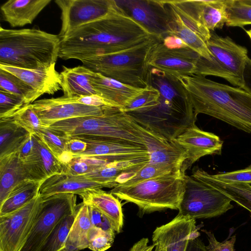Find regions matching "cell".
I'll return each mask as SVG.
<instances>
[{
	"instance_id": "7",
	"label": "cell",
	"mask_w": 251,
	"mask_h": 251,
	"mask_svg": "<svg viewBox=\"0 0 251 251\" xmlns=\"http://www.w3.org/2000/svg\"><path fill=\"white\" fill-rule=\"evenodd\" d=\"M160 40L153 37L133 48L91 57L81 62L93 72L134 87L145 88L150 84L148 55L154 45Z\"/></svg>"
},
{
	"instance_id": "12",
	"label": "cell",
	"mask_w": 251,
	"mask_h": 251,
	"mask_svg": "<svg viewBox=\"0 0 251 251\" xmlns=\"http://www.w3.org/2000/svg\"><path fill=\"white\" fill-rule=\"evenodd\" d=\"M61 11L60 39L88 23L100 19L111 11L113 0H55Z\"/></svg>"
},
{
	"instance_id": "6",
	"label": "cell",
	"mask_w": 251,
	"mask_h": 251,
	"mask_svg": "<svg viewBox=\"0 0 251 251\" xmlns=\"http://www.w3.org/2000/svg\"><path fill=\"white\" fill-rule=\"evenodd\" d=\"M182 169L129 185H118L109 192L135 204L140 216L167 209L178 210L184 192Z\"/></svg>"
},
{
	"instance_id": "5",
	"label": "cell",
	"mask_w": 251,
	"mask_h": 251,
	"mask_svg": "<svg viewBox=\"0 0 251 251\" xmlns=\"http://www.w3.org/2000/svg\"><path fill=\"white\" fill-rule=\"evenodd\" d=\"M48 128L66 138H105L145 145V128L119 108L110 106L102 115L69 119Z\"/></svg>"
},
{
	"instance_id": "37",
	"label": "cell",
	"mask_w": 251,
	"mask_h": 251,
	"mask_svg": "<svg viewBox=\"0 0 251 251\" xmlns=\"http://www.w3.org/2000/svg\"><path fill=\"white\" fill-rule=\"evenodd\" d=\"M180 169H182L166 164L154 163L149 162L147 165L139 170L133 176L128 179L124 183L119 185H132Z\"/></svg>"
},
{
	"instance_id": "29",
	"label": "cell",
	"mask_w": 251,
	"mask_h": 251,
	"mask_svg": "<svg viewBox=\"0 0 251 251\" xmlns=\"http://www.w3.org/2000/svg\"><path fill=\"white\" fill-rule=\"evenodd\" d=\"M29 180L17 151L0 158V204L20 183Z\"/></svg>"
},
{
	"instance_id": "54",
	"label": "cell",
	"mask_w": 251,
	"mask_h": 251,
	"mask_svg": "<svg viewBox=\"0 0 251 251\" xmlns=\"http://www.w3.org/2000/svg\"><path fill=\"white\" fill-rule=\"evenodd\" d=\"M246 32L251 40V29L247 30H246Z\"/></svg>"
},
{
	"instance_id": "55",
	"label": "cell",
	"mask_w": 251,
	"mask_h": 251,
	"mask_svg": "<svg viewBox=\"0 0 251 251\" xmlns=\"http://www.w3.org/2000/svg\"><path fill=\"white\" fill-rule=\"evenodd\" d=\"M155 251H164L163 249H158V248H156V247H155Z\"/></svg>"
},
{
	"instance_id": "21",
	"label": "cell",
	"mask_w": 251,
	"mask_h": 251,
	"mask_svg": "<svg viewBox=\"0 0 251 251\" xmlns=\"http://www.w3.org/2000/svg\"><path fill=\"white\" fill-rule=\"evenodd\" d=\"M144 134L150 162L166 164L182 169L188 158L184 149L174 139L169 140L146 128Z\"/></svg>"
},
{
	"instance_id": "13",
	"label": "cell",
	"mask_w": 251,
	"mask_h": 251,
	"mask_svg": "<svg viewBox=\"0 0 251 251\" xmlns=\"http://www.w3.org/2000/svg\"><path fill=\"white\" fill-rule=\"evenodd\" d=\"M115 1L119 8L153 36L162 40L167 35L170 19L163 0Z\"/></svg>"
},
{
	"instance_id": "43",
	"label": "cell",
	"mask_w": 251,
	"mask_h": 251,
	"mask_svg": "<svg viewBox=\"0 0 251 251\" xmlns=\"http://www.w3.org/2000/svg\"><path fill=\"white\" fill-rule=\"evenodd\" d=\"M25 105V101L22 97L0 90V119L11 117Z\"/></svg>"
},
{
	"instance_id": "2",
	"label": "cell",
	"mask_w": 251,
	"mask_h": 251,
	"mask_svg": "<svg viewBox=\"0 0 251 251\" xmlns=\"http://www.w3.org/2000/svg\"><path fill=\"white\" fill-rule=\"evenodd\" d=\"M150 84L158 90V100L146 109L127 113L138 124L169 140L196 125L197 116L178 78L150 68Z\"/></svg>"
},
{
	"instance_id": "25",
	"label": "cell",
	"mask_w": 251,
	"mask_h": 251,
	"mask_svg": "<svg viewBox=\"0 0 251 251\" xmlns=\"http://www.w3.org/2000/svg\"><path fill=\"white\" fill-rule=\"evenodd\" d=\"M51 0H9L0 6L3 20L12 27L31 24Z\"/></svg>"
},
{
	"instance_id": "42",
	"label": "cell",
	"mask_w": 251,
	"mask_h": 251,
	"mask_svg": "<svg viewBox=\"0 0 251 251\" xmlns=\"http://www.w3.org/2000/svg\"><path fill=\"white\" fill-rule=\"evenodd\" d=\"M115 235L92 226L88 234V248L92 251H105L112 245Z\"/></svg>"
},
{
	"instance_id": "50",
	"label": "cell",
	"mask_w": 251,
	"mask_h": 251,
	"mask_svg": "<svg viewBox=\"0 0 251 251\" xmlns=\"http://www.w3.org/2000/svg\"><path fill=\"white\" fill-rule=\"evenodd\" d=\"M161 42L166 47L170 49L188 47L183 41L175 36L167 35L162 39Z\"/></svg>"
},
{
	"instance_id": "48",
	"label": "cell",
	"mask_w": 251,
	"mask_h": 251,
	"mask_svg": "<svg viewBox=\"0 0 251 251\" xmlns=\"http://www.w3.org/2000/svg\"><path fill=\"white\" fill-rule=\"evenodd\" d=\"M35 145V135L29 134L17 151L20 158L22 160L29 156L33 152Z\"/></svg>"
},
{
	"instance_id": "26",
	"label": "cell",
	"mask_w": 251,
	"mask_h": 251,
	"mask_svg": "<svg viewBox=\"0 0 251 251\" xmlns=\"http://www.w3.org/2000/svg\"><path fill=\"white\" fill-rule=\"evenodd\" d=\"M78 195L82 202L93 206L108 219L117 234L122 231L124 225L122 205L115 196L101 189H90Z\"/></svg>"
},
{
	"instance_id": "3",
	"label": "cell",
	"mask_w": 251,
	"mask_h": 251,
	"mask_svg": "<svg viewBox=\"0 0 251 251\" xmlns=\"http://www.w3.org/2000/svg\"><path fill=\"white\" fill-rule=\"evenodd\" d=\"M178 80L195 115L204 114L251 133V94L244 89L193 75Z\"/></svg>"
},
{
	"instance_id": "9",
	"label": "cell",
	"mask_w": 251,
	"mask_h": 251,
	"mask_svg": "<svg viewBox=\"0 0 251 251\" xmlns=\"http://www.w3.org/2000/svg\"><path fill=\"white\" fill-rule=\"evenodd\" d=\"M179 214L197 219L220 216L233 208L231 200L203 181L194 171L185 175Z\"/></svg>"
},
{
	"instance_id": "15",
	"label": "cell",
	"mask_w": 251,
	"mask_h": 251,
	"mask_svg": "<svg viewBox=\"0 0 251 251\" xmlns=\"http://www.w3.org/2000/svg\"><path fill=\"white\" fill-rule=\"evenodd\" d=\"M30 104L43 126L46 127L53 123L64 120L100 115L111 106L86 105L73 102L63 96L36 100Z\"/></svg>"
},
{
	"instance_id": "19",
	"label": "cell",
	"mask_w": 251,
	"mask_h": 251,
	"mask_svg": "<svg viewBox=\"0 0 251 251\" xmlns=\"http://www.w3.org/2000/svg\"><path fill=\"white\" fill-rule=\"evenodd\" d=\"M174 140L187 153L188 158L182 166L184 172L203 156L221 154L223 145L219 136L202 130L196 125L187 128Z\"/></svg>"
},
{
	"instance_id": "30",
	"label": "cell",
	"mask_w": 251,
	"mask_h": 251,
	"mask_svg": "<svg viewBox=\"0 0 251 251\" xmlns=\"http://www.w3.org/2000/svg\"><path fill=\"white\" fill-rule=\"evenodd\" d=\"M92 227L88 205L82 202L76 205L64 251H79L88 248V234Z\"/></svg>"
},
{
	"instance_id": "56",
	"label": "cell",
	"mask_w": 251,
	"mask_h": 251,
	"mask_svg": "<svg viewBox=\"0 0 251 251\" xmlns=\"http://www.w3.org/2000/svg\"><path fill=\"white\" fill-rule=\"evenodd\" d=\"M62 251H64V250Z\"/></svg>"
},
{
	"instance_id": "44",
	"label": "cell",
	"mask_w": 251,
	"mask_h": 251,
	"mask_svg": "<svg viewBox=\"0 0 251 251\" xmlns=\"http://www.w3.org/2000/svg\"><path fill=\"white\" fill-rule=\"evenodd\" d=\"M211 175L216 180L226 184L251 185V164L243 169Z\"/></svg>"
},
{
	"instance_id": "33",
	"label": "cell",
	"mask_w": 251,
	"mask_h": 251,
	"mask_svg": "<svg viewBox=\"0 0 251 251\" xmlns=\"http://www.w3.org/2000/svg\"><path fill=\"white\" fill-rule=\"evenodd\" d=\"M29 134L9 118L0 119V158L17 151Z\"/></svg>"
},
{
	"instance_id": "24",
	"label": "cell",
	"mask_w": 251,
	"mask_h": 251,
	"mask_svg": "<svg viewBox=\"0 0 251 251\" xmlns=\"http://www.w3.org/2000/svg\"><path fill=\"white\" fill-rule=\"evenodd\" d=\"M106 188L102 184L93 181L83 175H72L64 172L56 174L42 183L39 194L42 199L59 193L79 195L93 189Z\"/></svg>"
},
{
	"instance_id": "45",
	"label": "cell",
	"mask_w": 251,
	"mask_h": 251,
	"mask_svg": "<svg viewBox=\"0 0 251 251\" xmlns=\"http://www.w3.org/2000/svg\"><path fill=\"white\" fill-rule=\"evenodd\" d=\"M202 231L205 234L208 241L209 244L206 246L207 251H234L236 235H233L229 240L219 242L212 232L205 229H202Z\"/></svg>"
},
{
	"instance_id": "49",
	"label": "cell",
	"mask_w": 251,
	"mask_h": 251,
	"mask_svg": "<svg viewBox=\"0 0 251 251\" xmlns=\"http://www.w3.org/2000/svg\"><path fill=\"white\" fill-rule=\"evenodd\" d=\"M67 139L66 151L72 156L81 153L86 150L87 145L83 141L76 138Z\"/></svg>"
},
{
	"instance_id": "18",
	"label": "cell",
	"mask_w": 251,
	"mask_h": 251,
	"mask_svg": "<svg viewBox=\"0 0 251 251\" xmlns=\"http://www.w3.org/2000/svg\"><path fill=\"white\" fill-rule=\"evenodd\" d=\"M179 12L202 25L210 31L222 29L228 16L226 0H167Z\"/></svg>"
},
{
	"instance_id": "47",
	"label": "cell",
	"mask_w": 251,
	"mask_h": 251,
	"mask_svg": "<svg viewBox=\"0 0 251 251\" xmlns=\"http://www.w3.org/2000/svg\"><path fill=\"white\" fill-rule=\"evenodd\" d=\"M68 99L73 102L88 106L96 107L111 106L102 98L98 95L83 96Z\"/></svg>"
},
{
	"instance_id": "46",
	"label": "cell",
	"mask_w": 251,
	"mask_h": 251,
	"mask_svg": "<svg viewBox=\"0 0 251 251\" xmlns=\"http://www.w3.org/2000/svg\"><path fill=\"white\" fill-rule=\"evenodd\" d=\"M88 205V204H87ZM89 212L92 226L114 234H117L108 219L93 206L88 205Z\"/></svg>"
},
{
	"instance_id": "4",
	"label": "cell",
	"mask_w": 251,
	"mask_h": 251,
	"mask_svg": "<svg viewBox=\"0 0 251 251\" xmlns=\"http://www.w3.org/2000/svg\"><path fill=\"white\" fill-rule=\"evenodd\" d=\"M61 39L38 28L0 27V64L26 69H45L56 64Z\"/></svg>"
},
{
	"instance_id": "22",
	"label": "cell",
	"mask_w": 251,
	"mask_h": 251,
	"mask_svg": "<svg viewBox=\"0 0 251 251\" xmlns=\"http://www.w3.org/2000/svg\"><path fill=\"white\" fill-rule=\"evenodd\" d=\"M91 82L99 96L102 98L109 105L120 109L126 106L144 89L124 84L94 72Z\"/></svg>"
},
{
	"instance_id": "53",
	"label": "cell",
	"mask_w": 251,
	"mask_h": 251,
	"mask_svg": "<svg viewBox=\"0 0 251 251\" xmlns=\"http://www.w3.org/2000/svg\"><path fill=\"white\" fill-rule=\"evenodd\" d=\"M186 251H207L206 246L199 237L191 239L188 244Z\"/></svg>"
},
{
	"instance_id": "38",
	"label": "cell",
	"mask_w": 251,
	"mask_h": 251,
	"mask_svg": "<svg viewBox=\"0 0 251 251\" xmlns=\"http://www.w3.org/2000/svg\"><path fill=\"white\" fill-rule=\"evenodd\" d=\"M110 163L93 157H74L64 166L63 172L72 175H84Z\"/></svg>"
},
{
	"instance_id": "20",
	"label": "cell",
	"mask_w": 251,
	"mask_h": 251,
	"mask_svg": "<svg viewBox=\"0 0 251 251\" xmlns=\"http://www.w3.org/2000/svg\"><path fill=\"white\" fill-rule=\"evenodd\" d=\"M31 154L21 160L28 179L43 182L50 177L63 172L64 165L36 134Z\"/></svg>"
},
{
	"instance_id": "14",
	"label": "cell",
	"mask_w": 251,
	"mask_h": 251,
	"mask_svg": "<svg viewBox=\"0 0 251 251\" xmlns=\"http://www.w3.org/2000/svg\"><path fill=\"white\" fill-rule=\"evenodd\" d=\"M201 56L190 48L170 49L161 40L151 48L148 57V64L177 78L195 75Z\"/></svg>"
},
{
	"instance_id": "28",
	"label": "cell",
	"mask_w": 251,
	"mask_h": 251,
	"mask_svg": "<svg viewBox=\"0 0 251 251\" xmlns=\"http://www.w3.org/2000/svg\"><path fill=\"white\" fill-rule=\"evenodd\" d=\"M170 16L169 28L167 35L180 38L188 47L201 57L211 60L212 55L206 43L183 22L173 6L163 0Z\"/></svg>"
},
{
	"instance_id": "17",
	"label": "cell",
	"mask_w": 251,
	"mask_h": 251,
	"mask_svg": "<svg viewBox=\"0 0 251 251\" xmlns=\"http://www.w3.org/2000/svg\"><path fill=\"white\" fill-rule=\"evenodd\" d=\"M78 139L85 142L87 147L83 152L72 156L73 158L93 157L112 162L149 156L147 148L144 145L114 139Z\"/></svg>"
},
{
	"instance_id": "16",
	"label": "cell",
	"mask_w": 251,
	"mask_h": 251,
	"mask_svg": "<svg viewBox=\"0 0 251 251\" xmlns=\"http://www.w3.org/2000/svg\"><path fill=\"white\" fill-rule=\"evenodd\" d=\"M196 219L179 214L170 222L157 227L152 240L164 251H186L189 241L200 235Z\"/></svg>"
},
{
	"instance_id": "31",
	"label": "cell",
	"mask_w": 251,
	"mask_h": 251,
	"mask_svg": "<svg viewBox=\"0 0 251 251\" xmlns=\"http://www.w3.org/2000/svg\"><path fill=\"white\" fill-rule=\"evenodd\" d=\"M194 171L205 183L248 210L251 215V185L226 184L216 180L211 176V174L201 168H197Z\"/></svg>"
},
{
	"instance_id": "1",
	"label": "cell",
	"mask_w": 251,
	"mask_h": 251,
	"mask_svg": "<svg viewBox=\"0 0 251 251\" xmlns=\"http://www.w3.org/2000/svg\"><path fill=\"white\" fill-rule=\"evenodd\" d=\"M156 37L119 8L113 0L105 17L78 28L61 39L59 57L80 61L123 51Z\"/></svg>"
},
{
	"instance_id": "8",
	"label": "cell",
	"mask_w": 251,
	"mask_h": 251,
	"mask_svg": "<svg viewBox=\"0 0 251 251\" xmlns=\"http://www.w3.org/2000/svg\"><path fill=\"white\" fill-rule=\"evenodd\" d=\"M212 55L208 60L200 57L195 75H212L225 79L234 87L242 88L248 58V50L236 44L229 36L222 37L211 31L206 43Z\"/></svg>"
},
{
	"instance_id": "41",
	"label": "cell",
	"mask_w": 251,
	"mask_h": 251,
	"mask_svg": "<svg viewBox=\"0 0 251 251\" xmlns=\"http://www.w3.org/2000/svg\"><path fill=\"white\" fill-rule=\"evenodd\" d=\"M35 134L41 139L58 160L66 152L68 139L60 136L47 127L43 126Z\"/></svg>"
},
{
	"instance_id": "52",
	"label": "cell",
	"mask_w": 251,
	"mask_h": 251,
	"mask_svg": "<svg viewBox=\"0 0 251 251\" xmlns=\"http://www.w3.org/2000/svg\"><path fill=\"white\" fill-rule=\"evenodd\" d=\"M242 89L251 94V59L248 58L244 74V84Z\"/></svg>"
},
{
	"instance_id": "40",
	"label": "cell",
	"mask_w": 251,
	"mask_h": 251,
	"mask_svg": "<svg viewBox=\"0 0 251 251\" xmlns=\"http://www.w3.org/2000/svg\"><path fill=\"white\" fill-rule=\"evenodd\" d=\"M159 96L158 90L149 84L140 94L121 110L128 113L144 109L155 103Z\"/></svg>"
},
{
	"instance_id": "51",
	"label": "cell",
	"mask_w": 251,
	"mask_h": 251,
	"mask_svg": "<svg viewBox=\"0 0 251 251\" xmlns=\"http://www.w3.org/2000/svg\"><path fill=\"white\" fill-rule=\"evenodd\" d=\"M149 239L143 238L136 242L129 251H155V245H149Z\"/></svg>"
},
{
	"instance_id": "23",
	"label": "cell",
	"mask_w": 251,
	"mask_h": 251,
	"mask_svg": "<svg viewBox=\"0 0 251 251\" xmlns=\"http://www.w3.org/2000/svg\"><path fill=\"white\" fill-rule=\"evenodd\" d=\"M0 69L13 74L32 87L39 97L53 95L61 89L60 74L55 64L45 69H26L0 65Z\"/></svg>"
},
{
	"instance_id": "35",
	"label": "cell",
	"mask_w": 251,
	"mask_h": 251,
	"mask_svg": "<svg viewBox=\"0 0 251 251\" xmlns=\"http://www.w3.org/2000/svg\"><path fill=\"white\" fill-rule=\"evenodd\" d=\"M75 212L62 219L54 227L37 251H62L73 224Z\"/></svg>"
},
{
	"instance_id": "34",
	"label": "cell",
	"mask_w": 251,
	"mask_h": 251,
	"mask_svg": "<svg viewBox=\"0 0 251 251\" xmlns=\"http://www.w3.org/2000/svg\"><path fill=\"white\" fill-rule=\"evenodd\" d=\"M0 90L22 97L25 105L32 103L40 97L29 85L18 77L0 69Z\"/></svg>"
},
{
	"instance_id": "11",
	"label": "cell",
	"mask_w": 251,
	"mask_h": 251,
	"mask_svg": "<svg viewBox=\"0 0 251 251\" xmlns=\"http://www.w3.org/2000/svg\"><path fill=\"white\" fill-rule=\"evenodd\" d=\"M39 196L18 210L0 217V251H21L39 213Z\"/></svg>"
},
{
	"instance_id": "10",
	"label": "cell",
	"mask_w": 251,
	"mask_h": 251,
	"mask_svg": "<svg viewBox=\"0 0 251 251\" xmlns=\"http://www.w3.org/2000/svg\"><path fill=\"white\" fill-rule=\"evenodd\" d=\"M76 205V196L73 193L56 194L42 199L39 213L21 251H37L56 225L75 212Z\"/></svg>"
},
{
	"instance_id": "32",
	"label": "cell",
	"mask_w": 251,
	"mask_h": 251,
	"mask_svg": "<svg viewBox=\"0 0 251 251\" xmlns=\"http://www.w3.org/2000/svg\"><path fill=\"white\" fill-rule=\"evenodd\" d=\"M42 183L26 180L15 187L0 204V217L18 210L37 197Z\"/></svg>"
},
{
	"instance_id": "36",
	"label": "cell",
	"mask_w": 251,
	"mask_h": 251,
	"mask_svg": "<svg viewBox=\"0 0 251 251\" xmlns=\"http://www.w3.org/2000/svg\"><path fill=\"white\" fill-rule=\"evenodd\" d=\"M227 26L240 27L251 25V0H226Z\"/></svg>"
},
{
	"instance_id": "39",
	"label": "cell",
	"mask_w": 251,
	"mask_h": 251,
	"mask_svg": "<svg viewBox=\"0 0 251 251\" xmlns=\"http://www.w3.org/2000/svg\"><path fill=\"white\" fill-rule=\"evenodd\" d=\"M8 118L32 134H36L43 126L30 104L25 105Z\"/></svg>"
},
{
	"instance_id": "27",
	"label": "cell",
	"mask_w": 251,
	"mask_h": 251,
	"mask_svg": "<svg viewBox=\"0 0 251 251\" xmlns=\"http://www.w3.org/2000/svg\"><path fill=\"white\" fill-rule=\"evenodd\" d=\"M93 72L85 66L73 68L62 66L60 73L63 97L67 98L98 95L91 82Z\"/></svg>"
}]
</instances>
